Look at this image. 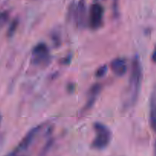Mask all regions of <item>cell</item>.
I'll return each instance as SVG.
<instances>
[{
  "instance_id": "cell-1",
  "label": "cell",
  "mask_w": 156,
  "mask_h": 156,
  "mask_svg": "<svg viewBox=\"0 0 156 156\" xmlns=\"http://www.w3.org/2000/svg\"><path fill=\"white\" fill-rule=\"evenodd\" d=\"M143 79V70L140 57L136 55L132 61L131 72L128 79V86L123 99V107L125 109L132 108L137 103L140 94Z\"/></svg>"
},
{
  "instance_id": "cell-2",
  "label": "cell",
  "mask_w": 156,
  "mask_h": 156,
  "mask_svg": "<svg viewBox=\"0 0 156 156\" xmlns=\"http://www.w3.org/2000/svg\"><path fill=\"white\" fill-rule=\"evenodd\" d=\"M93 129L96 136L91 143L92 149L96 150H103L108 147L111 143L113 138L111 130L108 126L99 122L94 123Z\"/></svg>"
},
{
  "instance_id": "cell-3",
  "label": "cell",
  "mask_w": 156,
  "mask_h": 156,
  "mask_svg": "<svg viewBox=\"0 0 156 156\" xmlns=\"http://www.w3.org/2000/svg\"><path fill=\"white\" fill-rule=\"evenodd\" d=\"M50 62H51V56L47 44L43 42L36 44L32 50V56H31L32 65L44 68L48 66Z\"/></svg>"
},
{
  "instance_id": "cell-4",
  "label": "cell",
  "mask_w": 156,
  "mask_h": 156,
  "mask_svg": "<svg viewBox=\"0 0 156 156\" xmlns=\"http://www.w3.org/2000/svg\"><path fill=\"white\" fill-rule=\"evenodd\" d=\"M69 13L74 21L76 27L82 29L87 24V7L85 0H79L73 3L69 9Z\"/></svg>"
},
{
  "instance_id": "cell-5",
  "label": "cell",
  "mask_w": 156,
  "mask_h": 156,
  "mask_svg": "<svg viewBox=\"0 0 156 156\" xmlns=\"http://www.w3.org/2000/svg\"><path fill=\"white\" fill-rule=\"evenodd\" d=\"M104 8L99 3H93L90 5L89 11L88 24L93 30H99L103 24Z\"/></svg>"
},
{
  "instance_id": "cell-6",
  "label": "cell",
  "mask_w": 156,
  "mask_h": 156,
  "mask_svg": "<svg viewBox=\"0 0 156 156\" xmlns=\"http://www.w3.org/2000/svg\"><path fill=\"white\" fill-rule=\"evenodd\" d=\"M44 127V124H40L38 126H35V127L32 128L27 133L25 134L24 137L22 138V140L20 141V143H18V146H17L15 149L18 151H21L25 153L29 149H30L31 146H32V144L34 143L35 140H36V138L38 137V134L41 132V129Z\"/></svg>"
},
{
  "instance_id": "cell-7",
  "label": "cell",
  "mask_w": 156,
  "mask_h": 156,
  "mask_svg": "<svg viewBox=\"0 0 156 156\" xmlns=\"http://www.w3.org/2000/svg\"><path fill=\"white\" fill-rule=\"evenodd\" d=\"M102 89V86L99 83H95L94 85H93L90 87V90L88 91V94H87V101H86L85 105H84V108H83V113L87 112V111H89L93 108V105L96 103V100H97L98 97L100 94Z\"/></svg>"
},
{
  "instance_id": "cell-8",
  "label": "cell",
  "mask_w": 156,
  "mask_h": 156,
  "mask_svg": "<svg viewBox=\"0 0 156 156\" xmlns=\"http://www.w3.org/2000/svg\"><path fill=\"white\" fill-rule=\"evenodd\" d=\"M110 68L116 76H123L128 69L126 59L122 57H118L113 59L110 64Z\"/></svg>"
},
{
  "instance_id": "cell-9",
  "label": "cell",
  "mask_w": 156,
  "mask_h": 156,
  "mask_svg": "<svg viewBox=\"0 0 156 156\" xmlns=\"http://www.w3.org/2000/svg\"><path fill=\"white\" fill-rule=\"evenodd\" d=\"M18 25H19V20H18V18L12 20V22L9 24L7 32H6V35H7L8 37L10 38L14 36V34H15V32H16L17 29H18Z\"/></svg>"
},
{
  "instance_id": "cell-10",
  "label": "cell",
  "mask_w": 156,
  "mask_h": 156,
  "mask_svg": "<svg viewBox=\"0 0 156 156\" xmlns=\"http://www.w3.org/2000/svg\"><path fill=\"white\" fill-rule=\"evenodd\" d=\"M10 17V14L7 11H3L0 12V29L2 28L8 23Z\"/></svg>"
},
{
  "instance_id": "cell-11",
  "label": "cell",
  "mask_w": 156,
  "mask_h": 156,
  "mask_svg": "<svg viewBox=\"0 0 156 156\" xmlns=\"http://www.w3.org/2000/svg\"><path fill=\"white\" fill-rule=\"evenodd\" d=\"M107 71H108V66H107V65L101 66L100 67H99V68L96 69L95 76L97 78H102L106 74Z\"/></svg>"
},
{
  "instance_id": "cell-12",
  "label": "cell",
  "mask_w": 156,
  "mask_h": 156,
  "mask_svg": "<svg viewBox=\"0 0 156 156\" xmlns=\"http://www.w3.org/2000/svg\"><path fill=\"white\" fill-rule=\"evenodd\" d=\"M119 0H113V13L116 18L119 17Z\"/></svg>"
},
{
  "instance_id": "cell-13",
  "label": "cell",
  "mask_w": 156,
  "mask_h": 156,
  "mask_svg": "<svg viewBox=\"0 0 156 156\" xmlns=\"http://www.w3.org/2000/svg\"><path fill=\"white\" fill-rule=\"evenodd\" d=\"M52 37V41L54 43V44L56 46L60 45V42H61V40L59 38V33H57V32H54L51 35Z\"/></svg>"
},
{
  "instance_id": "cell-14",
  "label": "cell",
  "mask_w": 156,
  "mask_h": 156,
  "mask_svg": "<svg viewBox=\"0 0 156 156\" xmlns=\"http://www.w3.org/2000/svg\"><path fill=\"white\" fill-rule=\"evenodd\" d=\"M6 156H27V155H25L24 152H21V151H18L16 149H15L12 152H11L10 153H9Z\"/></svg>"
},
{
  "instance_id": "cell-15",
  "label": "cell",
  "mask_w": 156,
  "mask_h": 156,
  "mask_svg": "<svg viewBox=\"0 0 156 156\" xmlns=\"http://www.w3.org/2000/svg\"><path fill=\"white\" fill-rule=\"evenodd\" d=\"M151 61H152L153 63L156 64V45L154 46V50H153L152 53H151Z\"/></svg>"
},
{
  "instance_id": "cell-16",
  "label": "cell",
  "mask_w": 156,
  "mask_h": 156,
  "mask_svg": "<svg viewBox=\"0 0 156 156\" xmlns=\"http://www.w3.org/2000/svg\"><path fill=\"white\" fill-rule=\"evenodd\" d=\"M154 156H156V141L154 145Z\"/></svg>"
},
{
  "instance_id": "cell-17",
  "label": "cell",
  "mask_w": 156,
  "mask_h": 156,
  "mask_svg": "<svg viewBox=\"0 0 156 156\" xmlns=\"http://www.w3.org/2000/svg\"><path fill=\"white\" fill-rule=\"evenodd\" d=\"M2 117L1 115H0V125H1V123H2Z\"/></svg>"
},
{
  "instance_id": "cell-18",
  "label": "cell",
  "mask_w": 156,
  "mask_h": 156,
  "mask_svg": "<svg viewBox=\"0 0 156 156\" xmlns=\"http://www.w3.org/2000/svg\"><path fill=\"white\" fill-rule=\"evenodd\" d=\"M96 1H103V0H96Z\"/></svg>"
}]
</instances>
